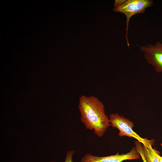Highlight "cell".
<instances>
[{"label": "cell", "instance_id": "cell-1", "mask_svg": "<svg viewBox=\"0 0 162 162\" xmlns=\"http://www.w3.org/2000/svg\"><path fill=\"white\" fill-rule=\"evenodd\" d=\"M78 107L81 121L86 128L94 130L99 137L102 136L110 124L102 102L94 96L82 95L79 99Z\"/></svg>", "mask_w": 162, "mask_h": 162}, {"label": "cell", "instance_id": "cell-2", "mask_svg": "<svg viewBox=\"0 0 162 162\" xmlns=\"http://www.w3.org/2000/svg\"><path fill=\"white\" fill-rule=\"evenodd\" d=\"M109 119L111 125L118 130L119 136L133 137L142 144L143 146L146 147H149L153 143V140H149L143 138L134 132L133 129L134 126L133 123L127 118L117 113H115L111 114Z\"/></svg>", "mask_w": 162, "mask_h": 162}, {"label": "cell", "instance_id": "cell-3", "mask_svg": "<svg viewBox=\"0 0 162 162\" xmlns=\"http://www.w3.org/2000/svg\"><path fill=\"white\" fill-rule=\"evenodd\" d=\"M153 4V2L151 0H128L121 5L113 9L114 12L122 13L126 16L125 38L128 47H129L130 45L128 39V32L130 18L136 14L143 13L146 8L152 7Z\"/></svg>", "mask_w": 162, "mask_h": 162}, {"label": "cell", "instance_id": "cell-4", "mask_svg": "<svg viewBox=\"0 0 162 162\" xmlns=\"http://www.w3.org/2000/svg\"><path fill=\"white\" fill-rule=\"evenodd\" d=\"M139 46L140 51L144 53L145 59L154 68L156 71L162 72V43L158 41L154 45Z\"/></svg>", "mask_w": 162, "mask_h": 162}, {"label": "cell", "instance_id": "cell-5", "mask_svg": "<svg viewBox=\"0 0 162 162\" xmlns=\"http://www.w3.org/2000/svg\"><path fill=\"white\" fill-rule=\"evenodd\" d=\"M140 156L135 147H134L125 154H119L118 153L109 156L99 157L88 154L82 159L81 162H122L126 160L139 159Z\"/></svg>", "mask_w": 162, "mask_h": 162}, {"label": "cell", "instance_id": "cell-6", "mask_svg": "<svg viewBox=\"0 0 162 162\" xmlns=\"http://www.w3.org/2000/svg\"><path fill=\"white\" fill-rule=\"evenodd\" d=\"M143 149L147 162H159L155 152V149L152 148L151 145L149 147L143 146Z\"/></svg>", "mask_w": 162, "mask_h": 162}, {"label": "cell", "instance_id": "cell-7", "mask_svg": "<svg viewBox=\"0 0 162 162\" xmlns=\"http://www.w3.org/2000/svg\"><path fill=\"white\" fill-rule=\"evenodd\" d=\"M135 148L137 152L141 157L143 162H147L145 157L143 149V146L141 143L137 141L135 142Z\"/></svg>", "mask_w": 162, "mask_h": 162}, {"label": "cell", "instance_id": "cell-8", "mask_svg": "<svg viewBox=\"0 0 162 162\" xmlns=\"http://www.w3.org/2000/svg\"><path fill=\"white\" fill-rule=\"evenodd\" d=\"M74 153V151H70L68 152L66 156L64 162H72V157ZM51 162H54L51 161Z\"/></svg>", "mask_w": 162, "mask_h": 162}, {"label": "cell", "instance_id": "cell-9", "mask_svg": "<svg viewBox=\"0 0 162 162\" xmlns=\"http://www.w3.org/2000/svg\"><path fill=\"white\" fill-rule=\"evenodd\" d=\"M126 0H116L115 1L114 5L115 8L121 5L124 3Z\"/></svg>", "mask_w": 162, "mask_h": 162}, {"label": "cell", "instance_id": "cell-10", "mask_svg": "<svg viewBox=\"0 0 162 162\" xmlns=\"http://www.w3.org/2000/svg\"><path fill=\"white\" fill-rule=\"evenodd\" d=\"M155 152L156 155L158 157L159 162H162V156H160L159 154V153L158 151L155 149Z\"/></svg>", "mask_w": 162, "mask_h": 162}]
</instances>
